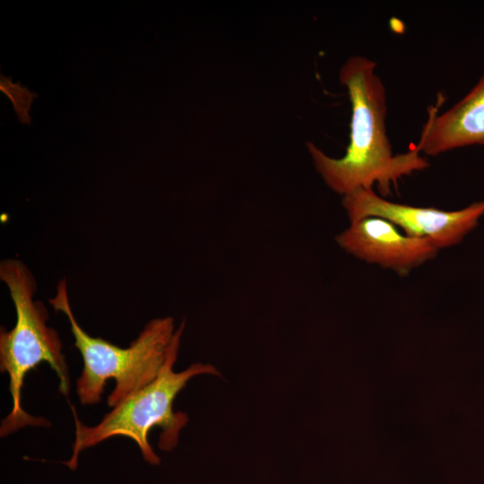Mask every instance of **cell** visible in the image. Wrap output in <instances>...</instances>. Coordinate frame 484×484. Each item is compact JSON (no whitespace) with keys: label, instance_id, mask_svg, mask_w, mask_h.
Masks as SVG:
<instances>
[{"label":"cell","instance_id":"6","mask_svg":"<svg viewBox=\"0 0 484 484\" xmlns=\"http://www.w3.org/2000/svg\"><path fill=\"white\" fill-rule=\"evenodd\" d=\"M335 241L348 254L402 277L435 258L439 250L429 239L402 234L394 224L380 217L350 222Z\"/></svg>","mask_w":484,"mask_h":484},{"label":"cell","instance_id":"2","mask_svg":"<svg viewBox=\"0 0 484 484\" xmlns=\"http://www.w3.org/2000/svg\"><path fill=\"white\" fill-rule=\"evenodd\" d=\"M0 280L9 290L16 313L14 326L0 329V371L9 376L12 397L11 411L0 427V436L4 437L27 426L50 425L22 407L23 381L31 369L47 362L58 376L59 391L65 397L69 396L70 376L58 333L48 325V309L34 299L37 283L32 272L21 260L9 258L0 264Z\"/></svg>","mask_w":484,"mask_h":484},{"label":"cell","instance_id":"8","mask_svg":"<svg viewBox=\"0 0 484 484\" xmlns=\"http://www.w3.org/2000/svg\"><path fill=\"white\" fill-rule=\"evenodd\" d=\"M0 91L12 101L19 121L30 125L31 103L38 94L30 91L27 87H22L21 82H13L12 77L0 76Z\"/></svg>","mask_w":484,"mask_h":484},{"label":"cell","instance_id":"3","mask_svg":"<svg viewBox=\"0 0 484 484\" xmlns=\"http://www.w3.org/2000/svg\"><path fill=\"white\" fill-rule=\"evenodd\" d=\"M185 325L186 323L183 321L177 327L176 337L169 356L158 376L123 399L105 414L97 425L88 427L82 424L74 408L71 406L75 421V438L72 457L69 461L63 462L64 464L72 471L76 470L82 451L119 436L134 440L144 461L158 465L160 459L148 440L149 432L154 427L160 428L158 443L160 450L169 452L177 445L180 431L187 424L188 416L185 412L173 411V402L177 395L194 376H220V372L211 364L194 363L183 371L173 370Z\"/></svg>","mask_w":484,"mask_h":484},{"label":"cell","instance_id":"1","mask_svg":"<svg viewBox=\"0 0 484 484\" xmlns=\"http://www.w3.org/2000/svg\"><path fill=\"white\" fill-rule=\"evenodd\" d=\"M375 61L352 56L341 65L339 79L351 105L350 142L344 155L333 158L311 142L306 143L312 162L326 186L344 196L376 184L382 195L403 176L429 166L415 145L393 154L387 136L386 95Z\"/></svg>","mask_w":484,"mask_h":484},{"label":"cell","instance_id":"7","mask_svg":"<svg viewBox=\"0 0 484 484\" xmlns=\"http://www.w3.org/2000/svg\"><path fill=\"white\" fill-rule=\"evenodd\" d=\"M473 144H484V74L451 108L440 115L429 112L416 146L436 156Z\"/></svg>","mask_w":484,"mask_h":484},{"label":"cell","instance_id":"4","mask_svg":"<svg viewBox=\"0 0 484 484\" xmlns=\"http://www.w3.org/2000/svg\"><path fill=\"white\" fill-rule=\"evenodd\" d=\"M49 304L67 317L74 346L82 355L83 368L76 381V393L83 405L100 402L108 379L116 382L107 399L110 408L153 381L167 360L177 333L174 319L165 316L149 321L127 348L93 337L73 314L65 279L59 281Z\"/></svg>","mask_w":484,"mask_h":484},{"label":"cell","instance_id":"5","mask_svg":"<svg viewBox=\"0 0 484 484\" xmlns=\"http://www.w3.org/2000/svg\"><path fill=\"white\" fill-rule=\"evenodd\" d=\"M341 204L350 222L380 217L408 236L429 239L439 249L459 244L484 215V201L458 211H444L393 203L366 188L342 196Z\"/></svg>","mask_w":484,"mask_h":484}]
</instances>
